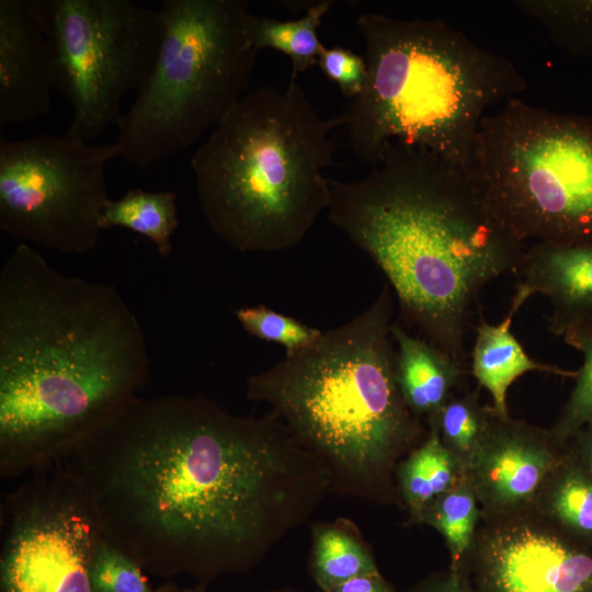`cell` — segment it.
<instances>
[{
    "instance_id": "obj_1",
    "label": "cell",
    "mask_w": 592,
    "mask_h": 592,
    "mask_svg": "<svg viewBox=\"0 0 592 592\" xmlns=\"http://www.w3.org/2000/svg\"><path fill=\"white\" fill-rule=\"evenodd\" d=\"M57 464L103 538L145 571L203 585L253 569L330 493L273 413L236 415L203 397H137Z\"/></svg>"
},
{
    "instance_id": "obj_2",
    "label": "cell",
    "mask_w": 592,
    "mask_h": 592,
    "mask_svg": "<svg viewBox=\"0 0 592 592\" xmlns=\"http://www.w3.org/2000/svg\"><path fill=\"white\" fill-rule=\"evenodd\" d=\"M144 330L115 287L68 276L30 244L0 270V475L46 469L138 396Z\"/></svg>"
},
{
    "instance_id": "obj_3",
    "label": "cell",
    "mask_w": 592,
    "mask_h": 592,
    "mask_svg": "<svg viewBox=\"0 0 592 592\" xmlns=\"http://www.w3.org/2000/svg\"><path fill=\"white\" fill-rule=\"evenodd\" d=\"M328 220L382 270L402 315L465 366L485 286L516 273L525 243L486 207L466 174L421 147L388 143L361 180L329 179Z\"/></svg>"
},
{
    "instance_id": "obj_4",
    "label": "cell",
    "mask_w": 592,
    "mask_h": 592,
    "mask_svg": "<svg viewBox=\"0 0 592 592\" xmlns=\"http://www.w3.org/2000/svg\"><path fill=\"white\" fill-rule=\"evenodd\" d=\"M392 309L386 285L360 315L246 385L319 460L330 492L382 504L402 503L396 468L423 434L397 383Z\"/></svg>"
},
{
    "instance_id": "obj_5",
    "label": "cell",
    "mask_w": 592,
    "mask_h": 592,
    "mask_svg": "<svg viewBox=\"0 0 592 592\" xmlns=\"http://www.w3.org/2000/svg\"><path fill=\"white\" fill-rule=\"evenodd\" d=\"M356 26L368 76L339 118L349 148L372 169L399 141L465 173L486 111L528 88L506 57L442 21L364 13Z\"/></svg>"
},
{
    "instance_id": "obj_6",
    "label": "cell",
    "mask_w": 592,
    "mask_h": 592,
    "mask_svg": "<svg viewBox=\"0 0 592 592\" xmlns=\"http://www.w3.org/2000/svg\"><path fill=\"white\" fill-rule=\"evenodd\" d=\"M339 116L325 119L291 78L248 91L195 150L201 209L240 252H278L303 241L328 208Z\"/></svg>"
},
{
    "instance_id": "obj_7",
    "label": "cell",
    "mask_w": 592,
    "mask_h": 592,
    "mask_svg": "<svg viewBox=\"0 0 592 592\" xmlns=\"http://www.w3.org/2000/svg\"><path fill=\"white\" fill-rule=\"evenodd\" d=\"M246 0H164L163 37L151 72L123 114L114 143L148 168L213 130L249 91L259 50Z\"/></svg>"
},
{
    "instance_id": "obj_8",
    "label": "cell",
    "mask_w": 592,
    "mask_h": 592,
    "mask_svg": "<svg viewBox=\"0 0 592 592\" xmlns=\"http://www.w3.org/2000/svg\"><path fill=\"white\" fill-rule=\"evenodd\" d=\"M465 174L522 242L592 244V117L512 98L482 117Z\"/></svg>"
},
{
    "instance_id": "obj_9",
    "label": "cell",
    "mask_w": 592,
    "mask_h": 592,
    "mask_svg": "<svg viewBox=\"0 0 592 592\" xmlns=\"http://www.w3.org/2000/svg\"><path fill=\"white\" fill-rule=\"evenodd\" d=\"M50 43L68 132L90 141L122 119L124 95L141 88L163 37L158 10L130 0H36Z\"/></svg>"
},
{
    "instance_id": "obj_10",
    "label": "cell",
    "mask_w": 592,
    "mask_h": 592,
    "mask_svg": "<svg viewBox=\"0 0 592 592\" xmlns=\"http://www.w3.org/2000/svg\"><path fill=\"white\" fill-rule=\"evenodd\" d=\"M121 147L69 133L0 138V228L23 243L68 254L95 248L110 202L106 164Z\"/></svg>"
},
{
    "instance_id": "obj_11",
    "label": "cell",
    "mask_w": 592,
    "mask_h": 592,
    "mask_svg": "<svg viewBox=\"0 0 592 592\" xmlns=\"http://www.w3.org/2000/svg\"><path fill=\"white\" fill-rule=\"evenodd\" d=\"M55 466L2 501L0 592H91L101 535L78 485Z\"/></svg>"
},
{
    "instance_id": "obj_12",
    "label": "cell",
    "mask_w": 592,
    "mask_h": 592,
    "mask_svg": "<svg viewBox=\"0 0 592 592\" xmlns=\"http://www.w3.org/2000/svg\"><path fill=\"white\" fill-rule=\"evenodd\" d=\"M473 572L476 592H592V549L509 516L483 535Z\"/></svg>"
},
{
    "instance_id": "obj_13",
    "label": "cell",
    "mask_w": 592,
    "mask_h": 592,
    "mask_svg": "<svg viewBox=\"0 0 592 592\" xmlns=\"http://www.w3.org/2000/svg\"><path fill=\"white\" fill-rule=\"evenodd\" d=\"M493 412V411H492ZM550 432L492 413L466 474L478 502L493 516H514L534 506L562 458Z\"/></svg>"
},
{
    "instance_id": "obj_14",
    "label": "cell",
    "mask_w": 592,
    "mask_h": 592,
    "mask_svg": "<svg viewBox=\"0 0 592 592\" xmlns=\"http://www.w3.org/2000/svg\"><path fill=\"white\" fill-rule=\"evenodd\" d=\"M56 88L36 0H0V128L45 116Z\"/></svg>"
},
{
    "instance_id": "obj_15",
    "label": "cell",
    "mask_w": 592,
    "mask_h": 592,
    "mask_svg": "<svg viewBox=\"0 0 592 592\" xmlns=\"http://www.w3.org/2000/svg\"><path fill=\"white\" fill-rule=\"evenodd\" d=\"M530 296L542 294L551 305L548 328L562 337L592 322V244L535 242L517 270Z\"/></svg>"
},
{
    "instance_id": "obj_16",
    "label": "cell",
    "mask_w": 592,
    "mask_h": 592,
    "mask_svg": "<svg viewBox=\"0 0 592 592\" xmlns=\"http://www.w3.org/2000/svg\"><path fill=\"white\" fill-rule=\"evenodd\" d=\"M528 293L517 286L509 312L497 325L481 320L471 352V371L480 386L492 397V411L508 418L506 394L512 383L531 371L576 376L556 366L536 362L513 335L511 326L514 316L530 298Z\"/></svg>"
},
{
    "instance_id": "obj_17",
    "label": "cell",
    "mask_w": 592,
    "mask_h": 592,
    "mask_svg": "<svg viewBox=\"0 0 592 592\" xmlns=\"http://www.w3.org/2000/svg\"><path fill=\"white\" fill-rule=\"evenodd\" d=\"M396 345V375L403 400L418 418L435 417L452 397L463 366L441 349L392 325Z\"/></svg>"
},
{
    "instance_id": "obj_18",
    "label": "cell",
    "mask_w": 592,
    "mask_h": 592,
    "mask_svg": "<svg viewBox=\"0 0 592 592\" xmlns=\"http://www.w3.org/2000/svg\"><path fill=\"white\" fill-rule=\"evenodd\" d=\"M428 422L426 437L396 468L401 502L411 522L418 524L425 508L466 475L458 459L443 445L435 422Z\"/></svg>"
},
{
    "instance_id": "obj_19",
    "label": "cell",
    "mask_w": 592,
    "mask_h": 592,
    "mask_svg": "<svg viewBox=\"0 0 592 592\" xmlns=\"http://www.w3.org/2000/svg\"><path fill=\"white\" fill-rule=\"evenodd\" d=\"M309 569L321 592L352 578L379 572L358 530L344 519L312 524Z\"/></svg>"
},
{
    "instance_id": "obj_20",
    "label": "cell",
    "mask_w": 592,
    "mask_h": 592,
    "mask_svg": "<svg viewBox=\"0 0 592 592\" xmlns=\"http://www.w3.org/2000/svg\"><path fill=\"white\" fill-rule=\"evenodd\" d=\"M332 1H319L307 8L306 14L294 20L255 16L248 20V33L253 46L260 50L271 48L286 55L292 62V76L317 66L325 45L319 41L318 29L332 7Z\"/></svg>"
},
{
    "instance_id": "obj_21",
    "label": "cell",
    "mask_w": 592,
    "mask_h": 592,
    "mask_svg": "<svg viewBox=\"0 0 592 592\" xmlns=\"http://www.w3.org/2000/svg\"><path fill=\"white\" fill-rule=\"evenodd\" d=\"M177 194L130 189L121 198L110 200L102 215V227L127 228L149 239L161 257L172 253V237L179 227Z\"/></svg>"
},
{
    "instance_id": "obj_22",
    "label": "cell",
    "mask_w": 592,
    "mask_h": 592,
    "mask_svg": "<svg viewBox=\"0 0 592 592\" xmlns=\"http://www.w3.org/2000/svg\"><path fill=\"white\" fill-rule=\"evenodd\" d=\"M562 531L592 540V475L582 465L561 460L535 503Z\"/></svg>"
},
{
    "instance_id": "obj_23",
    "label": "cell",
    "mask_w": 592,
    "mask_h": 592,
    "mask_svg": "<svg viewBox=\"0 0 592 592\" xmlns=\"http://www.w3.org/2000/svg\"><path fill=\"white\" fill-rule=\"evenodd\" d=\"M478 500L467 474L422 512L419 524H426L445 538L451 572L463 574V562L471 549L479 517Z\"/></svg>"
},
{
    "instance_id": "obj_24",
    "label": "cell",
    "mask_w": 592,
    "mask_h": 592,
    "mask_svg": "<svg viewBox=\"0 0 592 592\" xmlns=\"http://www.w3.org/2000/svg\"><path fill=\"white\" fill-rule=\"evenodd\" d=\"M515 5L538 21L565 52L592 57V0H520Z\"/></svg>"
},
{
    "instance_id": "obj_25",
    "label": "cell",
    "mask_w": 592,
    "mask_h": 592,
    "mask_svg": "<svg viewBox=\"0 0 592 592\" xmlns=\"http://www.w3.org/2000/svg\"><path fill=\"white\" fill-rule=\"evenodd\" d=\"M492 409L481 406L477 392L451 397L434 421L443 445L465 470L480 446L492 418ZM428 420V421H430Z\"/></svg>"
},
{
    "instance_id": "obj_26",
    "label": "cell",
    "mask_w": 592,
    "mask_h": 592,
    "mask_svg": "<svg viewBox=\"0 0 592 592\" xmlns=\"http://www.w3.org/2000/svg\"><path fill=\"white\" fill-rule=\"evenodd\" d=\"M562 339L582 353L583 363L572 392L549 431L559 445L592 423V322L568 331Z\"/></svg>"
},
{
    "instance_id": "obj_27",
    "label": "cell",
    "mask_w": 592,
    "mask_h": 592,
    "mask_svg": "<svg viewBox=\"0 0 592 592\" xmlns=\"http://www.w3.org/2000/svg\"><path fill=\"white\" fill-rule=\"evenodd\" d=\"M234 314L247 333L266 342L277 343L285 348L286 353L305 349L322 333L317 328L264 305L240 307Z\"/></svg>"
},
{
    "instance_id": "obj_28",
    "label": "cell",
    "mask_w": 592,
    "mask_h": 592,
    "mask_svg": "<svg viewBox=\"0 0 592 592\" xmlns=\"http://www.w3.org/2000/svg\"><path fill=\"white\" fill-rule=\"evenodd\" d=\"M141 566L100 536L90 563L91 592H156Z\"/></svg>"
},
{
    "instance_id": "obj_29",
    "label": "cell",
    "mask_w": 592,
    "mask_h": 592,
    "mask_svg": "<svg viewBox=\"0 0 592 592\" xmlns=\"http://www.w3.org/2000/svg\"><path fill=\"white\" fill-rule=\"evenodd\" d=\"M318 66L344 96L353 100L363 92L368 76L365 57L341 46H325Z\"/></svg>"
},
{
    "instance_id": "obj_30",
    "label": "cell",
    "mask_w": 592,
    "mask_h": 592,
    "mask_svg": "<svg viewBox=\"0 0 592 592\" xmlns=\"http://www.w3.org/2000/svg\"><path fill=\"white\" fill-rule=\"evenodd\" d=\"M408 592H476L464 574H447L430 577Z\"/></svg>"
},
{
    "instance_id": "obj_31",
    "label": "cell",
    "mask_w": 592,
    "mask_h": 592,
    "mask_svg": "<svg viewBox=\"0 0 592 592\" xmlns=\"http://www.w3.org/2000/svg\"><path fill=\"white\" fill-rule=\"evenodd\" d=\"M327 592H396L380 572L352 578Z\"/></svg>"
},
{
    "instance_id": "obj_32",
    "label": "cell",
    "mask_w": 592,
    "mask_h": 592,
    "mask_svg": "<svg viewBox=\"0 0 592 592\" xmlns=\"http://www.w3.org/2000/svg\"><path fill=\"white\" fill-rule=\"evenodd\" d=\"M579 442L587 470L592 475V423L584 426L574 435Z\"/></svg>"
},
{
    "instance_id": "obj_33",
    "label": "cell",
    "mask_w": 592,
    "mask_h": 592,
    "mask_svg": "<svg viewBox=\"0 0 592 592\" xmlns=\"http://www.w3.org/2000/svg\"><path fill=\"white\" fill-rule=\"evenodd\" d=\"M156 592H206V588L203 584H198L194 588H181L175 583L168 581L157 588Z\"/></svg>"
},
{
    "instance_id": "obj_34",
    "label": "cell",
    "mask_w": 592,
    "mask_h": 592,
    "mask_svg": "<svg viewBox=\"0 0 592 592\" xmlns=\"http://www.w3.org/2000/svg\"><path fill=\"white\" fill-rule=\"evenodd\" d=\"M263 592H303V591L289 589V588H282V589L267 590Z\"/></svg>"
}]
</instances>
